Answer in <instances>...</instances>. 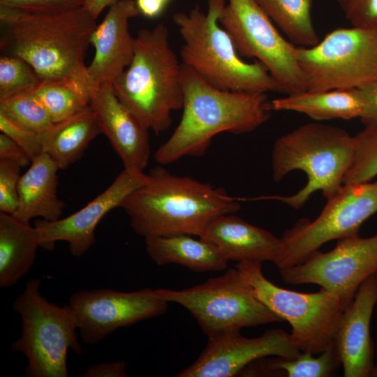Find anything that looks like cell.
I'll return each mask as SVG.
<instances>
[{"mask_svg":"<svg viewBox=\"0 0 377 377\" xmlns=\"http://www.w3.org/2000/svg\"><path fill=\"white\" fill-rule=\"evenodd\" d=\"M147 175L145 183L120 207L134 232L145 239L175 235L201 237L214 219L240 209L239 200L222 188L174 175L162 166Z\"/></svg>","mask_w":377,"mask_h":377,"instance_id":"obj_2","label":"cell"},{"mask_svg":"<svg viewBox=\"0 0 377 377\" xmlns=\"http://www.w3.org/2000/svg\"><path fill=\"white\" fill-rule=\"evenodd\" d=\"M352 27L377 31V0H334Z\"/></svg>","mask_w":377,"mask_h":377,"instance_id":"obj_33","label":"cell"},{"mask_svg":"<svg viewBox=\"0 0 377 377\" xmlns=\"http://www.w3.org/2000/svg\"><path fill=\"white\" fill-rule=\"evenodd\" d=\"M59 170L45 153L32 160L19 181L15 217L25 223L34 218L49 221L61 218L66 205L57 195Z\"/></svg>","mask_w":377,"mask_h":377,"instance_id":"obj_21","label":"cell"},{"mask_svg":"<svg viewBox=\"0 0 377 377\" xmlns=\"http://www.w3.org/2000/svg\"><path fill=\"white\" fill-rule=\"evenodd\" d=\"M40 247L35 227L0 212V287L16 284L33 266Z\"/></svg>","mask_w":377,"mask_h":377,"instance_id":"obj_24","label":"cell"},{"mask_svg":"<svg viewBox=\"0 0 377 377\" xmlns=\"http://www.w3.org/2000/svg\"><path fill=\"white\" fill-rule=\"evenodd\" d=\"M101 133L90 106L75 114L53 123L38 134L43 153L64 170L78 161L90 142Z\"/></svg>","mask_w":377,"mask_h":377,"instance_id":"obj_22","label":"cell"},{"mask_svg":"<svg viewBox=\"0 0 377 377\" xmlns=\"http://www.w3.org/2000/svg\"><path fill=\"white\" fill-rule=\"evenodd\" d=\"M279 273L287 284H315L353 299L360 284L377 273V234L339 239L333 249L318 251L300 264L279 269Z\"/></svg>","mask_w":377,"mask_h":377,"instance_id":"obj_14","label":"cell"},{"mask_svg":"<svg viewBox=\"0 0 377 377\" xmlns=\"http://www.w3.org/2000/svg\"><path fill=\"white\" fill-rule=\"evenodd\" d=\"M40 283L38 279L27 281L13 302L21 333L11 348L27 358L26 376L67 377L68 350L82 353L76 321L68 304L59 306L43 296Z\"/></svg>","mask_w":377,"mask_h":377,"instance_id":"obj_7","label":"cell"},{"mask_svg":"<svg viewBox=\"0 0 377 377\" xmlns=\"http://www.w3.org/2000/svg\"><path fill=\"white\" fill-rule=\"evenodd\" d=\"M208 338L206 347L198 359L176 376H235L258 360L269 356L291 359L301 353L290 334L282 329H271L255 338L245 337L239 330Z\"/></svg>","mask_w":377,"mask_h":377,"instance_id":"obj_15","label":"cell"},{"mask_svg":"<svg viewBox=\"0 0 377 377\" xmlns=\"http://www.w3.org/2000/svg\"><path fill=\"white\" fill-rule=\"evenodd\" d=\"M89 89V106L101 133L110 141L124 168L143 171L151 154L149 129L119 101L112 84Z\"/></svg>","mask_w":377,"mask_h":377,"instance_id":"obj_17","label":"cell"},{"mask_svg":"<svg viewBox=\"0 0 377 377\" xmlns=\"http://www.w3.org/2000/svg\"><path fill=\"white\" fill-rule=\"evenodd\" d=\"M68 306L82 341L92 345L119 327L164 313L168 302L160 298L156 290L149 288L131 292L101 288L74 293Z\"/></svg>","mask_w":377,"mask_h":377,"instance_id":"obj_13","label":"cell"},{"mask_svg":"<svg viewBox=\"0 0 377 377\" xmlns=\"http://www.w3.org/2000/svg\"><path fill=\"white\" fill-rule=\"evenodd\" d=\"M156 292L164 301L186 309L208 337L283 321L256 297L237 268L187 289L159 288Z\"/></svg>","mask_w":377,"mask_h":377,"instance_id":"obj_9","label":"cell"},{"mask_svg":"<svg viewBox=\"0 0 377 377\" xmlns=\"http://www.w3.org/2000/svg\"><path fill=\"white\" fill-rule=\"evenodd\" d=\"M0 159L12 161L22 168L29 166L32 161L18 144L3 133H0Z\"/></svg>","mask_w":377,"mask_h":377,"instance_id":"obj_37","label":"cell"},{"mask_svg":"<svg viewBox=\"0 0 377 377\" xmlns=\"http://www.w3.org/2000/svg\"><path fill=\"white\" fill-rule=\"evenodd\" d=\"M0 131L18 144L31 160L43 153L39 135L0 114Z\"/></svg>","mask_w":377,"mask_h":377,"instance_id":"obj_34","label":"cell"},{"mask_svg":"<svg viewBox=\"0 0 377 377\" xmlns=\"http://www.w3.org/2000/svg\"><path fill=\"white\" fill-rule=\"evenodd\" d=\"M377 377V364H374L373 367L369 377Z\"/></svg>","mask_w":377,"mask_h":377,"instance_id":"obj_41","label":"cell"},{"mask_svg":"<svg viewBox=\"0 0 377 377\" xmlns=\"http://www.w3.org/2000/svg\"><path fill=\"white\" fill-rule=\"evenodd\" d=\"M201 238L212 243L229 261L274 262L281 239L234 214L214 219Z\"/></svg>","mask_w":377,"mask_h":377,"instance_id":"obj_20","label":"cell"},{"mask_svg":"<svg viewBox=\"0 0 377 377\" xmlns=\"http://www.w3.org/2000/svg\"><path fill=\"white\" fill-rule=\"evenodd\" d=\"M86 0H0V5L37 13H63L84 6Z\"/></svg>","mask_w":377,"mask_h":377,"instance_id":"obj_35","label":"cell"},{"mask_svg":"<svg viewBox=\"0 0 377 377\" xmlns=\"http://www.w3.org/2000/svg\"><path fill=\"white\" fill-rule=\"evenodd\" d=\"M0 114L38 134L46 131L53 124L33 90L0 101Z\"/></svg>","mask_w":377,"mask_h":377,"instance_id":"obj_29","label":"cell"},{"mask_svg":"<svg viewBox=\"0 0 377 377\" xmlns=\"http://www.w3.org/2000/svg\"><path fill=\"white\" fill-rule=\"evenodd\" d=\"M358 89L364 101L363 111L360 119L364 127L377 128V80Z\"/></svg>","mask_w":377,"mask_h":377,"instance_id":"obj_36","label":"cell"},{"mask_svg":"<svg viewBox=\"0 0 377 377\" xmlns=\"http://www.w3.org/2000/svg\"><path fill=\"white\" fill-rule=\"evenodd\" d=\"M139 14L135 1L117 0L97 24L90 40L95 54L87 69L89 88L112 84L129 66L135 38L131 35L128 22Z\"/></svg>","mask_w":377,"mask_h":377,"instance_id":"obj_18","label":"cell"},{"mask_svg":"<svg viewBox=\"0 0 377 377\" xmlns=\"http://www.w3.org/2000/svg\"><path fill=\"white\" fill-rule=\"evenodd\" d=\"M203 13L196 6L188 13H176L173 22L183 45L182 63L213 87L228 91L279 92L267 68L260 61H244L228 33L219 22L226 0H207Z\"/></svg>","mask_w":377,"mask_h":377,"instance_id":"obj_6","label":"cell"},{"mask_svg":"<svg viewBox=\"0 0 377 377\" xmlns=\"http://www.w3.org/2000/svg\"><path fill=\"white\" fill-rule=\"evenodd\" d=\"M170 0H136V5L142 15L148 17L160 15Z\"/></svg>","mask_w":377,"mask_h":377,"instance_id":"obj_39","label":"cell"},{"mask_svg":"<svg viewBox=\"0 0 377 377\" xmlns=\"http://www.w3.org/2000/svg\"><path fill=\"white\" fill-rule=\"evenodd\" d=\"M219 22L241 57L255 59L267 69L287 95L306 91L296 46L285 39L256 0H228Z\"/></svg>","mask_w":377,"mask_h":377,"instance_id":"obj_12","label":"cell"},{"mask_svg":"<svg viewBox=\"0 0 377 377\" xmlns=\"http://www.w3.org/2000/svg\"><path fill=\"white\" fill-rule=\"evenodd\" d=\"M43 80L23 59L2 54L0 58V101L34 89Z\"/></svg>","mask_w":377,"mask_h":377,"instance_id":"obj_30","label":"cell"},{"mask_svg":"<svg viewBox=\"0 0 377 377\" xmlns=\"http://www.w3.org/2000/svg\"><path fill=\"white\" fill-rule=\"evenodd\" d=\"M272 110L302 113L317 121L360 118L364 107L358 88L304 91L274 99Z\"/></svg>","mask_w":377,"mask_h":377,"instance_id":"obj_23","label":"cell"},{"mask_svg":"<svg viewBox=\"0 0 377 377\" xmlns=\"http://www.w3.org/2000/svg\"><path fill=\"white\" fill-rule=\"evenodd\" d=\"M293 44L312 47L319 41L311 9L313 0H256Z\"/></svg>","mask_w":377,"mask_h":377,"instance_id":"obj_26","label":"cell"},{"mask_svg":"<svg viewBox=\"0 0 377 377\" xmlns=\"http://www.w3.org/2000/svg\"><path fill=\"white\" fill-rule=\"evenodd\" d=\"M355 138V158L343 184L371 182L377 176V128L364 127Z\"/></svg>","mask_w":377,"mask_h":377,"instance_id":"obj_31","label":"cell"},{"mask_svg":"<svg viewBox=\"0 0 377 377\" xmlns=\"http://www.w3.org/2000/svg\"><path fill=\"white\" fill-rule=\"evenodd\" d=\"M117 0H86L84 7L97 20L101 12L114 4Z\"/></svg>","mask_w":377,"mask_h":377,"instance_id":"obj_40","label":"cell"},{"mask_svg":"<svg viewBox=\"0 0 377 377\" xmlns=\"http://www.w3.org/2000/svg\"><path fill=\"white\" fill-rule=\"evenodd\" d=\"M182 84L183 113L172 134L154 154L160 165L203 156L216 135L250 133L269 119L266 93L216 88L183 64Z\"/></svg>","mask_w":377,"mask_h":377,"instance_id":"obj_3","label":"cell"},{"mask_svg":"<svg viewBox=\"0 0 377 377\" xmlns=\"http://www.w3.org/2000/svg\"><path fill=\"white\" fill-rule=\"evenodd\" d=\"M22 167L12 161L0 159V212L14 214L18 206V184Z\"/></svg>","mask_w":377,"mask_h":377,"instance_id":"obj_32","label":"cell"},{"mask_svg":"<svg viewBox=\"0 0 377 377\" xmlns=\"http://www.w3.org/2000/svg\"><path fill=\"white\" fill-rule=\"evenodd\" d=\"M148 175L137 169L124 168L101 193L73 214L54 221H35L40 247L50 251L55 243H68L74 257H81L94 245L95 230L101 220L111 210L121 207L124 199L145 183Z\"/></svg>","mask_w":377,"mask_h":377,"instance_id":"obj_16","label":"cell"},{"mask_svg":"<svg viewBox=\"0 0 377 377\" xmlns=\"http://www.w3.org/2000/svg\"><path fill=\"white\" fill-rule=\"evenodd\" d=\"M306 91L360 88L377 80V31L339 28L312 47L296 46Z\"/></svg>","mask_w":377,"mask_h":377,"instance_id":"obj_10","label":"cell"},{"mask_svg":"<svg viewBox=\"0 0 377 377\" xmlns=\"http://www.w3.org/2000/svg\"><path fill=\"white\" fill-rule=\"evenodd\" d=\"M182 66L160 23L138 32L132 61L112 83L119 101L156 134L170 128L173 111L182 110Z\"/></svg>","mask_w":377,"mask_h":377,"instance_id":"obj_4","label":"cell"},{"mask_svg":"<svg viewBox=\"0 0 377 377\" xmlns=\"http://www.w3.org/2000/svg\"><path fill=\"white\" fill-rule=\"evenodd\" d=\"M53 123L65 119L89 106L88 86L75 78L43 80L33 89Z\"/></svg>","mask_w":377,"mask_h":377,"instance_id":"obj_27","label":"cell"},{"mask_svg":"<svg viewBox=\"0 0 377 377\" xmlns=\"http://www.w3.org/2000/svg\"><path fill=\"white\" fill-rule=\"evenodd\" d=\"M126 362L119 360L90 365L82 377H126Z\"/></svg>","mask_w":377,"mask_h":377,"instance_id":"obj_38","label":"cell"},{"mask_svg":"<svg viewBox=\"0 0 377 377\" xmlns=\"http://www.w3.org/2000/svg\"><path fill=\"white\" fill-rule=\"evenodd\" d=\"M96 26L84 6L37 13L0 5L1 51L25 60L42 80L72 77L87 85L84 58Z\"/></svg>","mask_w":377,"mask_h":377,"instance_id":"obj_1","label":"cell"},{"mask_svg":"<svg viewBox=\"0 0 377 377\" xmlns=\"http://www.w3.org/2000/svg\"><path fill=\"white\" fill-rule=\"evenodd\" d=\"M356 147L355 135L338 126L315 121L296 128L274 142L272 177L279 182L293 170H301L306 175V185L290 196L259 198L277 200L294 209L301 208L318 191L329 198L343 184Z\"/></svg>","mask_w":377,"mask_h":377,"instance_id":"obj_5","label":"cell"},{"mask_svg":"<svg viewBox=\"0 0 377 377\" xmlns=\"http://www.w3.org/2000/svg\"><path fill=\"white\" fill-rule=\"evenodd\" d=\"M236 268L256 297L289 323L290 337L301 352L320 354L334 343L342 313L353 299L324 288L312 293L282 288L264 276L262 263H238Z\"/></svg>","mask_w":377,"mask_h":377,"instance_id":"obj_8","label":"cell"},{"mask_svg":"<svg viewBox=\"0 0 377 377\" xmlns=\"http://www.w3.org/2000/svg\"><path fill=\"white\" fill-rule=\"evenodd\" d=\"M257 368L260 374H283L287 377H327L340 365V356L335 343L318 357L308 352H301L295 358L278 356L267 358Z\"/></svg>","mask_w":377,"mask_h":377,"instance_id":"obj_28","label":"cell"},{"mask_svg":"<svg viewBox=\"0 0 377 377\" xmlns=\"http://www.w3.org/2000/svg\"><path fill=\"white\" fill-rule=\"evenodd\" d=\"M191 236L146 238L147 253L158 265L178 264L198 272L221 271L227 267L228 260L212 243Z\"/></svg>","mask_w":377,"mask_h":377,"instance_id":"obj_25","label":"cell"},{"mask_svg":"<svg viewBox=\"0 0 377 377\" xmlns=\"http://www.w3.org/2000/svg\"><path fill=\"white\" fill-rule=\"evenodd\" d=\"M377 213V182L343 184L313 221L300 219L282 235L274 263L279 269L300 264L325 243L359 235Z\"/></svg>","mask_w":377,"mask_h":377,"instance_id":"obj_11","label":"cell"},{"mask_svg":"<svg viewBox=\"0 0 377 377\" xmlns=\"http://www.w3.org/2000/svg\"><path fill=\"white\" fill-rule=\"evenodd\" d=\"M377 304V273L365 279L343 311L334 343L345 377H369L374 366L370 323Z\"/></svg>","mask_w":377,"mask_h":377,"instance_id":"obj_19","label":"cell"}]
</instances>
